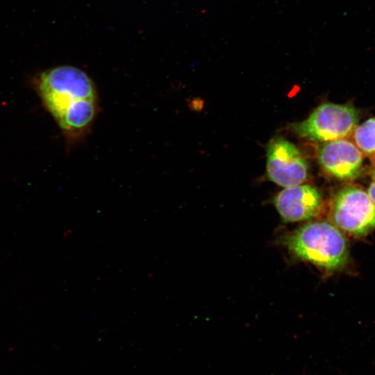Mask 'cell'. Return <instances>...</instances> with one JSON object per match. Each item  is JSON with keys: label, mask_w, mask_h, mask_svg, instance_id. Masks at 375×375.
<instances>
[{"label": "cell", "mask_w": 375, "mask_h": 375, "mask_svg": "<svg viewBox=\"0 0 375 375\" xmlns=\"http://www.w3.org/2000/svg\"><path fill=\"white\" fill-rule=\"evenodd\" d=\"M352 134L355 144L375 164V117L357 126Z\"/></svg>", "instance_id": "cell-8"}, {"label": "cell", "mask_w": 375, "mask_h": 375, "mask_svg": "<svg viewBox=\"0 0 375 375\" xmlns=\"http://www.w3.org/2000/svg\"><path fill=\"white\" fill-rule=\"evenodd\" d=\"M368 195L375 204V164L373 165V171L372 176V182L369 187Z\"/></svg>", "instance_id": "cell-9"}, {"label": "cell", "mask_w": 375, "mask_h": 375, "mask_svg": "<svg viewBox=\"0 0 375 375\" xmlns=\"http://www.w3.org/2000/svg\"><path fill=\"white\" fill-rule=\"evenodd\" d=\"M266 168L269 178L285 188L301 184L308 173V165L300 151L279 136L267 144Z\"/></svg>", "instance_id": "cell-5"}, {"label": "cell", "mask_w": 375, "mask_h": 375, "mask_svg": "<svg viewBox=\"0 0 375 375\" xmlns=\"http://www.w3.org/2000/svg\"><path fill=\"white\" fill-rule=\"evenodd\" d=\"M318 160L322 168L331 176L349 180L360 174L363 153L352 142L340 139L326 142L319 150Z\"/></svg>", "instance_id": "cell-7"}, {"label": "cell", "mask_w": 375, "mask_h": 375, "mask_svg": "<svg viewBox=\"0 0 375 375\" xmlns=\"http://www.w3.org/2000/svg\"><path fill=\"white\" fill-rule=\"evenodd\" d=\"M43 105L69 140L82 135L98 110V94L90 77L69 65L48 69L33 81Z\"/></svg>", "instance_id": "cell-1"}, {"label": "cell", "mask_w": 375, "mask_h": 375, "mask_svg": "<svg viewBox=\"0 0 375 375\" xmlns=\"http://www.w3.org/2000/svg\"><path fill=\"white\" fill-rule=\"evenodd\" d=\"M329 215L335 226L353 236L366 235L375 228V204L356 186H346L337 192Z\"/></svg>", "instance_id": "cell-4"}, {"label": "cell", "mask_w": 375, "mask_h": 375, "mask_svg": "<svg viewBox=\"0 0 375 375\" xmlns=\"http://www.w3.org/2000/svg\"><path fill=\"white\" fill-rule=\"evenodd\" d=\"M358 122V112L353 106L326 103L317 107L306 119L295 124L293 129L306 139L328 142L350 136Z\"/></svg>", "instance_id": "cell-3"}, {"label": "cell", "mask_w": 375, "mask_h": 375, "mask_svg": "<svg viewBox=\"0 0 375 375\" xmlns=\"http://www.w3.org/2000/svg\"><path fill=\"white\" fill-rule=\"evenodd\" d=\"M284 244L295 258L326 270L339 269L348 256L342 231L326 221L302 225L285 238Z\"/></svg>", "instance_id": "cell-2"}, {"label": "cell", "mask_w": 375, "mask_h": 375, "mask_svg": "<svg viewBox=\"0 0 375 375\" xmlns=\"http://www.w3.org/2000/svg\"><path fill=\"white\" fill-rule=\"evenodd\" d=\"M274 206L283 221L297 222L318 216L322 209V199L318 190L310 185L285 188L278 192Z\"/></svg>", "instance_id": "cell-6"}]
</instances>
